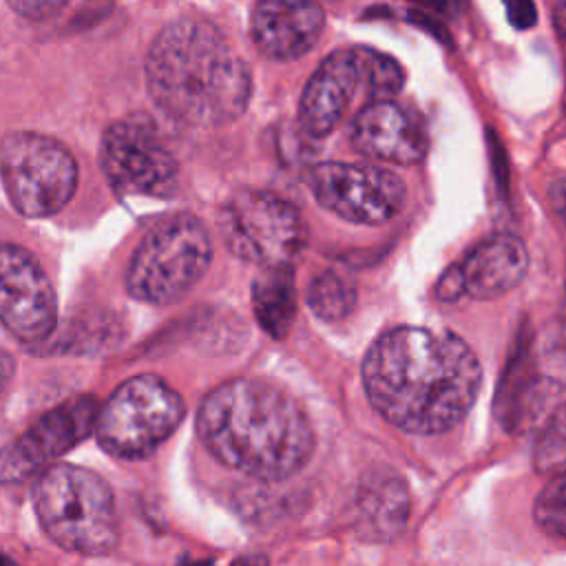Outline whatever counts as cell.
<instances>
[{"label": "cell", "mask_w": 566, "mask_h": 566, "mask_svg": "<svg viewBox=\"0 0 566 566\" xmlns=\"http://www.w3.org/2000/svg\"><path fill=\"white\" fill-rule=\"evenodd\" d=\"M210 259L208 228L192 214H175L139 241L126 270V287L137 301L170 305L201 281Z\"/></svg>", "instance_id": "6"}, {"label": "cell", "mask_w": 566, "mask_h": 566, "mask_svg": "<svg viewBox=\"0 0 566 566\" xmlns=\"http://www.w3.org/2000/svg\"><path fill=\"white\" fill-rule=\"evenodd\" d=\"M349 139L358 153L402 166L422 161L429 148L420 117L394 99L360 106L352 119Z\"/></svg>", "instance_id": "15"}, {"label": "cell", "mask_w": 566, "mask_h": 566, "mask_svg": "<svg viewBox=\"0 0 566 566\" xmlns=\"http://www.w3.org/2000/svg\"><path fill=\"white\" fill-rule=\"evenodd\" d=\"M219 234L241 261L263 268H292L307 243L301 212L283 197L237 188L219 210Z\"/></svg>", "instance_id": "8"}, {"label": "cell", "mask_w": 566, "mask_h": 566, "mask_svg": "<svg viewBox=\"0 0 566 566\" xmlns=\"http://www.w3.org/2000/svg\"><path fill=\"white\" fill-rule=\"evenodd\" d=\"M535 522L555 539L566 537V493L564 473H555L535 500Z\"/></svg>", "instance_id": "20"}, {"label": "cell", "mask_w": 566, "mask_h": 566, "mask_svg": "<svg viewBox=\"0 0 566 566\" xmlns=\"http://www.w3.org/2000/svg\"><path fill=\"white\" fill-rule=\"evenodd\" d=\"M197 433L223 467L256 480H285L312 458L314 427L301 402L263 378H232L199 405Z\"/></svg>", "instance_id": "2"}, {"label": "cell", "mask_w": 566, "mask_h": 566, "mask_svg": "<svg viewBox=\"0 0 566 566\" xmlns=\"http://www.w3.org/2000/svg\"><path fill=\"white\" fill-rule=\"evenodd\" d=\"M146 84L166 115L203 128L234 122L252 97L248 62L203 18H179L157 33L146 57Z\"/></svg>", "instance_id": "3"}, {"label": "cell", "mask_w": 566, "mask_h": 566, "mask_svg": "<svg viewBox=\"0 0 566 566\" xmlns=\"http://www.w3.org/2000/svg\"><path fill=\"white\" fill-rule=\"evenodd\" d=\"M325 29V11L310 2H259L252 9L250 33L261 55L274 62H292L318 42Z\"/></svg>", "instance_id": "16"}, {"label": "cell", "mask_w": 566, "mask_h": 566, "mask_svg": "<svg viewBox=\"0 0 566 566\" xmlns=\"http://www.w3.org/2000/svg\"><path fill=\"white\" fill-rule=\"evenodd\" d=\"M177 566H214L212 559H192V557H181Z\"/></svg>", "instance_id": "25"}, {"label": "cell", "mask_w": 566, "mask_h": 566, "mask_svg": "<svg viewBox=\"0 0 566 566\" xmlns=\"http://www.w3.org/2000/svg\"><path fill=\"white\" fill-rule=\"evenodd\" d=\"M186 416L184 398L161 378L139 374L124 380L95 418L99 447L124 460H142L166 442Z\"/></svg>", "instance_id": "7"}, {"label": "cell", "mask_w": 566, "mask_h": 566, "mask_svg": "<svg viewBox=\"0 0 566 566\" xmlns=\"http://www.w3.org/2000/svg\"><path fill=\"white\" fill-rule=\"evenodd\" d=\"M232 566H270V564H268V557H265V555L254 553V555H241V557H237V559L232 562Z\"/></svg>", "instance_id": "24"}, {"label": "cell", "mask_w": 566, "mask_h": 566, "mask_svg": "<svg viewBox=\"0 0 566 566\" xmlns=\"http://www.w3.org/2000/svg\"><path fill=\"white\" fill-rule=\"evenodd\" d=\"M307 186L325 210L363 226L387 223L402 210L407 199L402 179L382 166L316 164L307 172Z\"/></svg>", "instance_id": "11"}, {"label": "cell", "mask_w": 566, "mask_h": 566, "mask_svg": "<svg viewBox=\"0 0 566 566\" xmlns=\"http://www.w3.org/2000/svg\"><path fill=\"white\" fill-rule=\"evenodd\" d=\"M358 520L374 539H394L409 520V491L400 475L391 471H371L356 493Z\"/></svg>", "instance_id": "17"}, {"label": "cell", "mask_w": 566, "mask_h": 566, "mask_svg": "<svg viewBox=\"0 0 566 566\" xmlns=\"http://www.w3.org/2000/svg\"><path fill=\"white\" fill-rule=\"evenodd\" d=\"M402 84V66L380 51L365 46L334 51L318 64L301 93L298 124L307 135L325 137L343 122L360 93L369 102L391 99Z\"/></svg>", "instance_id": "5"}, {"label": "cell", "mask_w": 566, "mask_h": 566, "mask_svg": "<svg viewBox=\"0 0 566 566\" xmlns=\"http://www.w3.org/2000/svg\"><path fill=\"white\" fill-rule=\"evenodd\" d=\"M99 405L93 396H75L40 416L13 444L0 451V480L18 482L51 467L95 429Z\"/></svg>", "instance_id": "12"}, {"label": "cell", "mask_w": 566, "mask_h": 566, "mask_svg": "<svg viewBox=\"0 0 566 566\" xmlns=\"http://www.w3.org/2000/svg\"><path fill=\"white\" fill-rule=\"evenodd\" d=\"M13 369H15L13 358H11L4 349H0V396H2V391L7 389L9 380L13 378Z\"/></svg>", "instance_id": "23"}, {"label": "cell", "mask_w": 566, "mask_h": 566, "mask_svg": "<svg viewBox=\"0 0 566 566\" xmlns=\"http://www.w3.org/2000/svg\"><path fill=\"white\" fill-rule=\"evenodd\" d=\"M0 566H18L13 559H9V557H4V555H0Z\"/></svg>", "instance_id": "26"}, {"label": "cell", "mask_w": 566, "mask_h": 566, "mask_svg": "<svg viewBox=\"0 0 566 566\" xmlns=\"http://www.w3.org/2000/svg\"><path fill=\"white\" fill-rule=\"evenodd\" d=\"M252 307L259 325L272 336H287L296 318V285L292 268H263L252 283Z\"/></svg>", "instance_id": "18"}, {"label": "cell", "mask_w": 566, "mask_h": 566, "mask_svg": "<svg viewBox=\"0 0 566 566\" xmlns=\"http://www.w3.org/2000/svg\"><path fill=\"white\" fill-rule=\"evenodd\" d=\"M354 301H356L354 285L332 270L314 276L307 287L310 310L325 321L345 318L352 312Z\"/></svg>", "instance_id": "19"}, {"label": "cell", "mask_w": 566, "mask_h": 566, "mask_svg": "<svg viewBox=\"0 0 566 566\" xmlns=\"http://www.w3.org/2000/svg\"><path fill=\"white\" fill-rule=\"evenodd\" d=\"M64 7H66L64 2H55V0H20V2L13 0L11 2V9L29 20H49L55 13H60Z\"/></svg>", "instance_id": "21"}, {"label": "cell", "mask_w": 566, "mask_h": 566, "mask_svg": "<svg viewBox=\"0 0 566 566\" xmlns=\"http://www.w3.org/2000/svg\"><path fill=\"white\" fill-rule=\"evenodd\" d=\"M57 321L55 292L20 245H0V323L24 343L44 340Z\"/></svg>", "instance_id": "13"}, {"label": "cell", "mask_w": 566, "mask_h": 566, "mask_svg": "<svg viewBox=\"0 0 566 566\" xmlns=\"http://www.w3.org/2000/svg\"><path fill=\"white\" fill-rule=\"evenodd\" d=\"M526 270L528 252L522 239L509 232L491 234L440 276L436 296L438 301H455L460 296L493 301L517 287Z\"/></svg>", "instance_id": "14"}, {"label": "cell", "mask_w": 566, "mask_h": 566, "mask_svg": "<svg viewBox=\"0 0 566 566\" xmlns=\"http://www.w3.org/2000/svg\"><path fill=\"white\" fill-rule=\"evenodd\" d=\"M0 179L22 217L42 219L71 201L77 188V164L62 142L15 130L0 139Z\"/></svg>", "instance_id": "9"}, {"label": "cell", "mask_w": 566, "mask_h": 566, "mask_svg": "<svg viewBox=\"0 0 566 566\" xmlns=\"http://www.w3.org/2000/svg\"><path fill=\"white\" fill-rule=\"evenodd\" d=\"M506 13L517 29H526L535 24V7L531 2H513L506 7Z\"/></svg>", "instance_id": "22"}, {"label": "cell", "mask_w": 566, "mask_h": 566, "mask_svg": "<svg viewBox=\"0 0 566 566\" xmlns=\"http://www.w3.org/2000/svg\"><path fill=\"white\" fill-rule=\"evenodd\" d=\"M102 170L124 195L166 199L177 188V159L142 115L113 122L99 146Z\"/></svg>", "instance_id": "10"}, {"label": "cell", "mask_w": 566, "mask_h": 566, "mask_svg": "<svg viewBox=\"0 0 566 566\" xmlns=\"http://www.w3.org/2000/svg\"><path fill=\"white\" fill-rule=\"evenodd\" d=\"M33 504L57 546L82 555H104L117 546L115 497L95 471L66 462L46 467L35 482Z\"/></svg>", "instance_id": "4"}, {"label": "cell", "mask_w": 566, "mask_h": 566, "mask_svg": "<svg viewBox=\"0 0 566 566\" xmlns=\"http://www.w3.org/2000/svg\"><path fill=\"white\" fill-rule=\"evenodd\" d=\"M480 385V360L453 332L394 327L374 340L363 360L371 407L413 436H436L460 424Z\"/></svg>", "instance_id": "1"}]
</instances>
